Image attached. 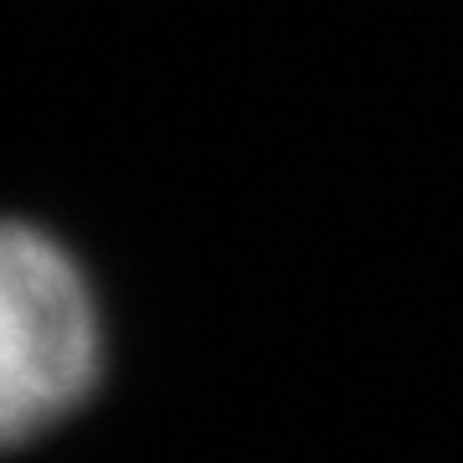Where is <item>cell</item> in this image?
<instances>
[{"instance_id":"cell-1","label":"cell","mask_w":463,"mask_h":463,"mask_svg":"<svg viewBox=\"0 0 463 463\" xmlns=\"http://www.w3.org/2000/svg\"><path fill=\"white\" fill-rule=\"evenodd\" d=\"M99 371V315L52 237L0 222V448L72 412Z\"/></svg>"}]
</instances>
